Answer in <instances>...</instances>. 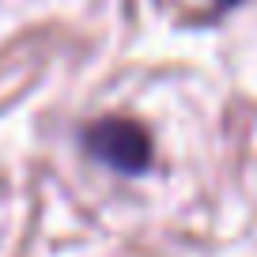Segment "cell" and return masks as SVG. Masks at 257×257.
Here are the masks:
<instances>
[{"instance_id": "cell-1", "label": "cell", "mask_w": 257, "mask_h": 257, "mask_svg": "<svg viewBox=\"0 0 257 257\" xmlns=\"http://www.w3.org/2000/svg\"><path fill=\"white\" fill-rule=\"evenodd\" d=\"M83 144L98 163L121 170V174H144L152 163V140L137 121L106 117L83 133Z\"/></svg>"}]
</instances>
